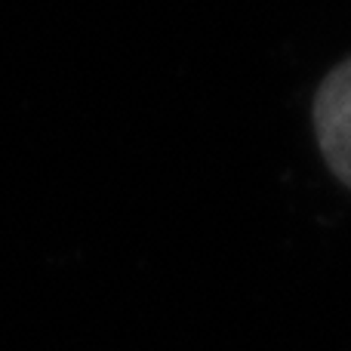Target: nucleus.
<instances>
[{"label": "nucleus", "mask_w": 351, "mask_h": 351, "mask_svg": "<svg viewBox=\"0 0 351 351\" xmlns=\"http://www.w3.org/2000/svg\"><path fill=\"white\" fill-rule=\"evenodd\" d=\"M315 130L327 167L351 188V59L342 62L317 90Z\"/></svg>", "instance_id": "obj_1"}]
</instances>
